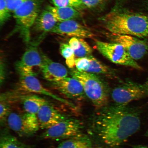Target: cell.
Returning a JSON list of instances; mask_svg holds the SVG:
<instances>
[{
	"instance_id": "cell-1",
	"label": "cell",
	"mask_w": 148,
	"mask_h": 148,
	"mask_svg": "<svg viewBox=\"0 0 148 148\" xmlns=\"http://www.w3.org/2000/svg\"><path fill=\"white\" fill-rule=\"evenodd\" d=\"M99 110L92 118L90 127L106 147L118 148L139 130L140 112L137 109L115 104Z\"/></svg>"
},
{
	"instance_id": "cell-2",
	"label": "cell",
	"mask_w": 148,
	"mask_h": 148,
	"mask_svg": "<svg viewBox=\"0 0 148 148\" xmlns=\"http://www.w3.org/2000/svg\"><path fill=\"white\" fill-rule=\"evenodd\" d=\"M102 20L105 28L112 34L148 38V16L146 15L116 9Z\"/></svg>"
},
{
	"instance_id": "cell-3",
	"label": "cell",
	"mask_w": 148,
	"mask_h": 148,
	"mask_svg": "<svg viewBox=\"0 0 148 148\" xmlns=\"http://www.w3.org/2000/svg\"><path fill=\"white\" fill-rule=\"evenodd\" d=\"M72 77L79 81L86 95L98 109L107 105L109 92L106 85L95 74L73 69L70 72Z\"/></svg>"
},
{
	"instance_id": "cell-4",
	"label": "cell",
	"mask_w": 148,
	"mask_h": 148,
	"mask_svg": "<svg viewBox=\"0 0 148 148\" xmlns=\"http://www.w3.org/2000/svg\"><path fill=\"white\" fill-rule=\"evenodd\" d=\"M40 0H27L14 12L16 26L14 31L19 33L25 42L30 39V29L39 14Z\"/></svg>"
},
{
	"instance_id": "cell-5",
	"label": "cell",
	"mask_w": 148,
	"mask_h": 148,
	"mask_svg": "<svg viewBox=\"0 0 148 148\" xmlns=\"http://www.w3.org/2000/svg\"><path fill=\"white\" fill-rule=\"evenodd\" d=\"M84 128L80 120L68 117L45 131L40 135L41 139L65 140L83 134Z\"/></svg>"
},
{
	"instance_id": "cell-6",
	"label": "cell",
	"mask_w": 148,
	"mask_h": 148,
	"mask_svg": "<svg viewBox=\"0 0 148 148\" xmlns=\"http://www.w3.org/2000/svg\"><path fill=\"white\" fill-rule=\"evenodd\" d=\"M96 45L98 51L105 58L114 63L129 66L137 70L143 69L120 44L114 42L97 40Z\"/></svg>"
},
{
	"instance_id": "cell-7",
	"label": "cell",
	"mask_w": 148,
	"mask_h": 148,
	"mask_svg": "<svg viewBox=\"0 0 148 148\" xmlns=\"http://www.w3.org/2000/svg\"><path fill=\"white\" fill-rule=\"evenodd\" d=\"M111 96L115 104L124 106L147 95L143 84L129 81L113 89Z\"/></svg>"
},
{
	"instance_id": "cell-8",
	"label": "cell",
	"mask_w": 148,
	"mask_h": 148,
	"mask_svg": "<svg viewBox=\"0 0 148 148\" xmlns=\"http://www.w3.org/2000/svg\"><path fill=\"white\" fill-rule=\"evenodd\" d=\"M42 63L41 53L36 46L27 48L20 60L16 62V67L20 76H36L40 71Z\"/></svg>"
},
{
	"instance_id": "cell-9",
	"label": "cell",
	"mask_w": 148,
	"mask_h": 148,
	"mask_svg": "<svg viewBox=\"0 0 148 148\" xmlns=\"http://www.w3.org/2000/svg\"><path fill=\"white\" fill-rule=\"evenodd\" d=\"M113 42L120 44L135 60H140L148 53V42L146 40L127 35L112 34Z\"/></svg>"
},
{
	"instance_id": "cell-10",
	"label": "cell",
	"mask_w": 148,
	"mask_h": 148,
	"mask_svg": "<svg viewBox=\"0 0 148 148\" xmlns=\"http://www.w3.org/2000/svg\"><path fill=\"white\" fill-rule=\"evenodd\" d=\"M18 91L41 94L53 98L65 104L73 106V105L66 100L59 97L47 89L42 86L36 76L32 75L20 76L18 85Z\"/></svg>"
},
{
	"instance_id": "cell-11",
	"label": "cell",
	"mask_w": 148,
	"mask_h": 148,
	"mask_svg": "<svg viewBox=\"0 0 148 148\" xmlns=\"http://www.w3.org/2000/svg\"><path fill=\"white\" fill-rule=\"evenodd\" d=\"M51 32L71 38H92L95 36V35L87 27L73 20L59 22Z\"/></svg>"
},
{
	"instance_id": "cell-12",
	"label": "cell",
	"mask_w": 148,
	"mask_h": 148,
	"mask_svg": "<svg viewBox=\"0 0 148 148\" xmlns=\"http://www.w3.org/2000/svg\"><path fill=\"white\" fill-rule=\"evenodd\" d=\"M42 63L40 71L44 79L51 83L57 82L67 77V69L62 64L53 62L41 53Z\"/></svg>"
},
{
	"instance_id": "cell-13",
	"label": "cell",
	"mask_w": 148,
	"mask_h": 148,
	"mask_svg": "<svg viewBox=\"0 0 148 148\" xmlns=\"http://www.w3.org/2000/svg\"><path fill=\"white\" fill-rule=\"evenodd\" d=\"M51 86L60 93L70 99H80L85 94L82 85L73 77H65L57 82L51 83Z\"/></svg>"
},
{
	"instance_id": "cell-14",
	"label": "cell",
	"mask_w": 148,
	"mask_h": 148,
	"mask_svg": "<svg viewBox=\"0 0 148 148\" xmlns=\"http://www.w3.org/2000/svg\"><path fill=\"white\" fill-rule=\"evenodd\" d=\"M36 115L40 128L45 130L68 117L59 112L49 103L42 106Z\"/></svg>"
},
{
	"instance_id": "cell-15",
	"label": "cell",
	"mask_w": 148,
	"mask_h": 148,
	"mask_svg": "<svg viewBox=\"0 0 148 148\" xmlns=\"http://www.w3.org/2000/svg\"><path fill=\"white\" fill-rule=\"evenodd\" d=\"M58 23L51 12L46 9L39 14L34 24V28L38 32H51Z\"/></svg>"
},
{
	"instance_id": "cell-16",
	"label": "cell",
	"mask_w": 148,
	"mask_h": 148,
	"mask_svg": "<svg viewBox=\"0 0 148 148\" xmlns=\"http://www.w3.org/2000/svg\"><path fill=\"white\" fill-rule=\"evenodd\" d=\"M26 113L37 114L44 105L49 103L46 100L35 94L23 95L21 99Z\"/></svg>"
},
{
	"instance_id": "cell-17",
	"label": "cell",
	"mask_w": 148,
	"mask_h": 148,
	"mask_svg": "<svg viewBox=\"0 0 148 148\" xmlns=\"http://www.w3.org/2000/svg\"><path fill=\"white\" fill-rule=\"evenodd\" d=\"M46 9L51 12L58 23L73 20L80 16L77 9L73 7L49 6Z\"/></svg>"
},
{
	"instance_id": "cell-18",
	"label": "cell",
	"mask_w": 148,
	"mask_h": 148,
	"mask_svg": "<svg viewBox=\"0 0 148 148\" xmlns=\"http://www.w3.org/2000/svg\"><path fill=\"white\" fill-rule=\"evenodd\" d=\"M69 44L73 50L75 57L77 58L92 55V48L84 38H71L69 40Z\"/></svg>"
},
{
	"instance_id": "cell-19",
	"label": "cell",
	"mask_w": 148,
	"mask_h": 148,
	"mask_svg": "<svg viewBox=\"0 0 148 148\" xmlns=\"http://www.w3.org/2000/svg\"><path fill=\"white\" fill-rule=\"evenodd\" d=\"M60 145L63 148H93L90 138L83 134L64 140Z\"/></svg>"
},
{
	"instance_id": "cell-20",
	"label": "cell",
	"mask_w": 148,
	"mask_h": 148,
	"mask_svg": "<svg viewBox=\"0 0 148 148\" xmlns=\"http://www.w3.org/2000/svg\"><path fill=\"white\" fill-rule=\"evenodd\" d=\"M7 123L12 130L20 136H26L24 128L23 115L11 112L7 118Z\"/></svg>"
},
{
	"instance_id": "cell-21",
	"label": "cell",
	"mask_w": 148,
	"mask_h": 148,
	"mask_svg": "<svg viewBox=\"0 0 148 148\" xmlns=\"http://www.w3.org/2000/svg\"><path fill=\"white\" fill-rule=\"evenodd\" d=\"M23 118L26 136H33L40 128L36 114L25 113L23 114Z\"/></svg>"
},
{
	"instance_id": "cell-22",
	"label": "cell",
	"mask_w": 148,
	"mask_h": 148,
	"mask_svg": "<svg viewBox=\"0 0 148 148\" xmlns=\"http://www.w3.org/2000/svg\"><path fill=\"white\" fill-rule=\"evenodd\" d=\"M90 62L86 73L98 75H110L113 72L108 66L92 55L88 56Z\"/></svg>"
},
{
	"instance_id": "cell-23",
	"label": "cell",
	"mask_w": 148,
	"mask_h": 148,
	"mask_svg": "<svg viewBox=\"0 0 148 148\" xmlns=\"http://www.w3.org/2000/svg\"><path fill=\"white\" fill-rule=\"evenodd\" d=\"M1 148H31L30 146L22 143L17 138L4 131L1 134Z\"/></svg>"
},
{
	"instance_id": "cell-24",
	"label": "cell",
	"mask_w": 148,
	"mask_h": 148,
	"mask_svg": "<svg viewBox=\"0 0 148 148\" xmlns=\"http://www.w3.org/2000/svg\"><path fill=\"white\" fill-rule=\"evenodd\" d=\"M60 51L61 55L65 60L66 66L70 69H73L75 66V56L73 50L69 44L61 43Z\"/></svg>"
},
{
	"instance_id": "cell-25",
	"label": "cell",
	"mask_w": 148,
	"mask_h": 148,
	"mask_svg": "<svg viewBox=\"0 0 148 148\" xmlns=\"http://www.w3.org/2000/svg\"><path fill=\"white\" fill-rule=\"evenodd\" d=\"M54 6L79 9L83 5L82 0H50Z\"/></svg>"
},
{
	"instance_id": "cell-26",
	"label": "cell",
	"mask_w": 148,
	"mask_h": 148,
	"mask_svg": "<svg viewBox=\"0 0 148 148\" xmlns=\"http://www.w3.org/2000/svg\"><path fill=\"white\" fill-rule=\"evenodd\" d=\"M9 101L1 98L0 103V121L1 125H4L7 123V118L11 112Z\"/></svg>"
},
{
	"instance_id": "cell-27",
	"label": "cell",
	"mask_w": 148,
	"mask_h": 148,
	"mask_svg": "<svg viewBox=\"0 0 148 148\" xmlns=\"http://www.w3.org/2000/svg\"><path fill=\"white\" fill-rule=\"evenodd\" d=\"M11 12L5 4V0H0V25H3L12 16Z\"/></svg>"
},
{
	"instance_id": "cell-28",
	"label": "cell",
	"mask_w": 148,
	"mask_h": 148,
	"mask_svg": "<svg viewBox=\"0 0 148 148\" xmlns=\"http://www.w3.org/2000/svg\"><path fill=\"white\" fill-rule=\"evenodd\" d=\"M89 62L88 57L76 58L75 67L77 70L80 72H86Z\"/></svg>"
},
{
	"instance_id": "cell-29",
	"label": "cell",
	"mask_w": 148,
	"mask_h": 148,
	"mask_svg": "<svg viewBox=\"0 0 148 148\" xmlns=\"http://www.w3.org/2000/svg\"><path fill=\"white\" fill-rule=\"evenodd\" d=\"M27 0H5V4L12 12L15 11L26 1Z\"/></svg>"
},
{
	"instance_id": "cell-30",
	"label": "cell",
	"mask_w": 148,
	"mask_h": 148,
	"mask_svg": "<svg viewBox=\"0 0 148 148\" xmlns=\"http://www.w3.org/2000/svg\"><path fill=\"white\" fill-rule=\"evenodd\" d=\"M106 0H82L83 5L88 8H92L99 5Z\"/></svg>"
},
{
	"instance_id": "cell-31",
	"label": "cell",
	"mask_w": 148,
	"mask_h": 148,
	"mask_svg": "<svg viewBox=\"0 0 148 148\" xmlns=\"http://www.w3.org/2000/svg\"><path fill=\"white\" fill-rule=\"evenodd\" d=\"M0 82L1 86L4 83L6 75V68L4 60L3 58H1V73H0Z\"/></svg>"
},
{
	"instance_id": "cell-32",
	"label": "cell",
	"mask_w": 148,
	"mask_h": 148,
	"mask_svg": "<svg viewBox=\"0 0 148 148\" xmlns=\"http://www.w3.org/2000/svg\"><path fill=\"white\" fill-rule=\"evenodd\" d=\"M146 92H147V96H148V77L145 83L143 84Z\"/></svg>"
},
{
	"instance_id": "cell-33",
	"label": "cell",
	"mask_w": 148,
	"mask_h": 148,
	"mask_svg": "<svg viewBox=\"0 0 148 148\" xmlns=\"http://www.w3.org/2000/svg\"><path fill=\"white\" fill-rule=\"evenodd\" d=\"M133 148H148L147 146L142 145H136L133 146Z\"/></svg>"
},
{
	"instance_id": "cell-34",
	"label": "cell",
	"mask_w": 148,
	"mask_h": 148,
	"mask_svg": "<svg viewBox=\"0 0 148 148\" xmlns=\"http://www.w3.org/2000/svg\"><path fill=\"white\" fill-rule=\"evenodd\" d=\"M145 5L146 9L148 12V0H145Z\"/></svg>"
},
{
	"instance_id": "cell-35",
	"label": "cell",
	"mask_w": 148,
	"mask_h": 148,
	"mask_svg": "<svg viewBox=\"0 0 148 148\" xmlns=\"http://www.w3.org/2000/svg\"><path fill=\"white\" fill-rule=\"evenodd\" d=\"M145 134L146 136H147L148 137V130H147V132H146Z\"/></svg>"
},
{
	"instance_id": "cell-36",
	"label": "cell",
	"mask_w": 148,
	"mask_h": 148,
	"mask_svg": "<svg viewBox=\"0 0 148 148\" xmlns=\"http://www.w3.org/2000/svg\"><path fill=\"white\" fill-rule=\"evenodd\" d=\"M56 148H63V147L60 144Z\"/></svg>"
}]
</instances>
